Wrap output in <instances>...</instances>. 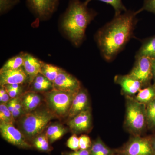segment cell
Masks as SVG:
<instances>
[{
	"instance_id": "30",
	"label": "cell",
	"mask_w": 155,
	"mask_h": 155,
	"mask_svg": "<svg viewBox=\"0 0 155 155\" xmlns=\"http://www.w3.org/2000/svg\"><path fill=\"white\" fill-rule=\"evenodd\" d=\"M146 11L155 14V0H144L143 6L141 8L137 11V14L143 11Z\"/></svg>"
},
{
	"instance_id": "1",
	"label": "cell",
	"mask_w": 155,
	"mask_h": 155,
	"mask_svg": "<svg viewBox=\"0 0 155 155\" xmlns=\"http://www.w3.org/2000/svg\"><path fill=\"white\" fill-rule=\"evenodd\" d=\"M136 12L126 11L101 28L95 39L101 54L106 61H111L133 36L137 23Z\"/></svg>"
},
{
	"instance_id": "15",
	"label": "cell",
	"mask_w": 155,
	"mask_h": 155,
	"mask_svg": "<svg viewBox=\"0 0 155 155\" xmlns=\"http://www.w3.org/2000/svg\"><path fill=\"white\" fill-rule=\"evenodd\" d=\"M42 63L30 54H24L23 69L28 75L30 83L33 82L35 77L40 73Z\"/></svg>"
},
{
	"instance_id": "9",
	"label": "cell",
	"mask_w": 155,
	"mask_h": 155,
	"mask_svg": "<svg viewBox=\"0 0 155 155\" xmlns=\"http://www.w3.org/2000/svg\"><path fill=\"white\" fill-rule=\"evenodd\" d=\"M53 88L61 91L78 93L81 88L79 81L61 69L54 82Z\"/></svg>"
},
{
	"instance_id": "24",
	"label": "cell",
	"mask_w": 155,
	"mask_h": 155,
	"mask_svg": "<svg viewBox=\"0 0 155 155\" xmlns=\"http://www.w3.org/2000/svg\"><path fill=\"white\" fill-rule=\"evenodd\" d=\"M24 53L9 59L1 68V70L8 69H17L22 67L24 62Z\"/></svg>"
},
{
	"instance_id": "12",
	"label": "cell",
	"mask_w": 155,
	"mask_h": 155,
	"mask_svg": "<svg viewBox=\"0 0 155 155\" xmlns=\"http://www.w3.org/2000/svg\"><path fill=\"white\" fill-rule=\"evenodd\" d=\"M114 81L121 86L122 93L126 97H133L143 87L140 81L130 77L128 74L116 75Z\"/></svg>"
},
{
	"instance_id": "11",
	"label": "cell",
	"mask_w": 155,
	"mask_h": 155,
	"mask_svg": "<svg viewBox=\"0 0 155 155\" xmlns=\"http://www.w3.org/2000/svg\"><path fill=\"white\" fill-rule=\"evenodd\" d=\"M59 0H27L30 8L39 18H45L53 14Z\"/></svg>"
},
{
	"instance_id": "32",
	"label": "cell",
	"mask_w": 155,
	"mask_h": 155,
	"mask_svg": "<svg viewBox=\"0 0 155 155\" xmlns=\"http://www.w3.org/2000/svg\"><path fill=\"white\" fill-rule=\"evenodd\" d=\"M63 155H90V149L79 150L72 152H64L63 153Z\"/></svg>"
},
{
	"instance_id": "26",
	"label": "cell",
	"mask_w": 155,
	"mask_h": 155,
	"mask_svg": "<svg viewBox=\"0 0 155 155\" xmlns=\"http://www.w3.org/2000/svg\"><path fill=\"white\" fill-rule=\"evenodd\" d=\"M14 118L8 108L7 104L1 103L0 104V121L6 123L13 124Z\"/></svg>"
},
{
	"instance_id": "2",
	"label": "cell",
	"mask_w": 155,
	"mask_h": 155,
	"mask_svg": "<svg viewBox=\"0 0 155 155\" xmlns=\"http://www.w3.org/2000/svg\"><path fill=\"white\" fill-rule=\"evenodd\" d=\"M96 13L89 9L84 2L71 0L65 12L62 27L70 40L76 46L81 44L87 25L94 19Z\"/></svg>"
},
{
	"instance_id": "17",
	"label": "cell",
	"mask_w": 155,
	"mask_h": 155,
	"mask_svg": "<svg viewBox=\"0 0 155 155\" xmlns=\"http://www.w3.org/2000/svg\"><path fill=\"white\" fill-rule=\"evenodd\" d=\"M146 57L155 59V35L146 39L136 54L135 58Z\"/></svg>"
},
{
	"instance_id": "25",
	"label": "cell",
	"mask_w": 155,
	"mask_h": 155,
	"mask_svg": "<svg viewBox=\"0 0 155 155\" xmlns=\"http://www.w3.org/2000/svg\"><path fill=\"white\" fill-rule=\"evenodd\" d=\"M92 0H85L84 3L87 5ZM106 4L110 5L115 10V16H117L122 14L123 11H127L125 6L123 5L122 0H98Z\"/></svg>"
},
{
	"instance_id": "27",
	"label": "cell",
	"mask_w": 155,
	"mask_h": 155,
	"mask_svg": "<svg viewBox=\"0 0 155 155\" xmlns=\"http://www.w3.org/2000/svg\"><path fill=\"white\" fill-rule=\"evenodd\" d=\"M19 0H0L1 14L5 13L19 3Z\"/></svg>"
},
{
	"instance_id": "34",
	"label": "cell",
	"mask_w": 155,
	"mask_h": 155,
	"mask_svg": "<svg viewBox=\"0 0 155 155\" xmlns=\"http://www.w3.org/2000/svg\"><path fill=\"white\" fill-rule=\"evenodd\" d=\"M6 91L11 98H16L21 91H12L9 90H6Z\"/></svg>"
},
{
	"instance_id": "35",
	"label": "cell",
	"mask_w": 155,
	"mask_h": 155,
	"mask_svg": "<svg viewBox=\"0 0 155 155\" xmlns=\"http://www.w3.org/2000/svg\"><path fill=\"white\" fill-rule=\"evenodd\" d=\"M10 97L9 96V94H8V93L6 92L5 94L2 97H0V101L1 103H4V104H7L8 102L9 101H10Z\"/></svg>"
},
{
	"instance_id": "6",
	"label": "cell",
	"mask_w": 155,
	"mask_h": 155,
	"mask_svg": "<svg viewBox=\"0 0 155 155\" xmlns=\"http://www.w3.org/2000/svg\"><path fill=\"white\" fill-rule=\"evenodd\" d=\"M120 155H153L150 137L133 136L120 149L116 150Z\"/></svg>"
},
{
	"instance_id": "29",
	"label": "cell",
	"mask_w": 155,
	"mask_h": 155,
	"mask_svg": "<svg viewBox=\"0 0 155 155\" xmlns=\"http://www.w3.org/2000/svg\"><path fill=\"white\" fill-rule=\"evenodd\" d=\"M67 146L73 151H77L79 150V137L77 136L76 134H74L69 137L67 142Z\"/></svg>"
},
{
	"instance_id": "8",
	"label": "cell",
	"mask_w": 155,
	"mask_h": 155,
	"mask_svg": "<svg viewBox=\"0 0 155 155\" xmlns=\"http://www.w3.org/2000/svg\"><path fill=\"white\" fill-rule=\"evenodd\" d=\"M0 132L4 140L19 148L30 149L32 145L27 141L24 134L14 127L13 124L0 121Z\"/></svg>"
},
{
	"instance_id": "16",
	"label": "cell",
	"mask_w": 155,
	"mask_h": 155,
	"mask_svg": "<svg viewBox=\"0 0 155 155\" xmlns=\"http://www.w3.org/2000/svg\"><path fill=\"white\" fill-rule=\"evenodd\" d=\"M20 100L22 110L26 114L34 111L41 101V97L33 91L25 93Z\"/></svg>"
},
{
	"instance_id": "31",
	"label": "cell",
	"mask_w": 155,
	"mask_h": 155,
	"mask_svg": "<svg viewBox=\"0 0 155 155\" xmlns=\"http://www.w3.org/2000/svg\"><path fill=\"white\" fill-rule=\"evenodd\" d=\"M33 88L35 90L38 91H44L48 90L50 88L53 87V85H47V84H43L38 83V82L33 81Z\"/></svg>"
},
{
	"instance_id": "10",
	"label": "cell",
	"mask_w": 155,
	"mask_h": 155,
	"mask_svg": "<svg viewBox=\"0 0 155 155\" xmlns=\"http://www.w3.org/2000/svg\"><path fill=\"white\" fill-rule=\"evenodd\" d=\"M69 128L75 134L87 132L91 129L92 116L90 108L82 111L70 119L68 123Z\"/></svg>"
},
{
	"instance_id": "23",
	"label": "cell",
	"mask_w": 155,
	"mask_h": 155,
	"mask_svg": "<svg viewBox=\"0 0 155 155\" xmlns=\"http://www.w3.org/2000/svg\"><path fill=\"white\" fill-rule=\"evenodd\" d=\"M147 127L155 131V99L146 105Z\"/></svg>"
},
{
	"instance_id": "21",
	"label": "cell",
	"mask_w": 155,
	"mask_h": 155,
	"mask_svg": "<svg viewBox=\"0 0 155 155\" xmlns=\"http://www.w3.org/2000/svg\"><path fill=\"white\" fill-rule=\"evenodd\" d=\"M61 69V68L51 64H46L42 62L40 73L46 77L49 80L53 83Z\"/></svg>"
},
{
	"instance_id": "33",
	"label": "cell",
	"mask_w": 155,
	"mask_h": 155,
	"mask_svg": "<svg viewBox=\"0 0 155 155\" xmlns=\"http://www.w3.org/2000/svg\"><path fill=\"white\" fill-rule=\"evenodd\" d=\"M6 90L12 91H21V87L19 84H7L2 86Z\"/></svg>"
},
{
	"instance_id": "37",
	"label": "cell",
	"mask_w": 155,
	"mask_h": 155,
	"mask_svg": "<svg viewBox=\"0 0 155 155\" xmlns=\"http://www.w3.org/2000/svg\"><path fill=\"white\" fill-rule=\"evenodd\" d=\"M152 70L153 75V80L154 81V84L155 85V59H153L152 61Z\"/></svg>"
},
{
	"instance_id": "22",
	"label": "cell",
	"mask_w": 155,
	"mask_h": 155,
	"mask_svg": "<svg viewBox=\"0 0 155 155\" xmlns=\"http://www.w3.org/2000/svg\"><path fill=\"white\" fill-rule=\"evenodd\" d=\"M50 143L46 134H41L38 136L34 139L32 147L40 151L48 152L52 150Z\"/></svg>"
},
{
	"instance_id": "14",
	"label": "cell",
	"mask_w": 155,
	"mask_h": 155,
	"mask_svg": "<svg viewBox=\"0 0 155 155\" xmlns=\"http://www.w3.org/2000/svg\"><path fill=\"white\" fill-rule=\"evenodd\" d=\"M89 104L87 93L85 90L81 88L72 101L68 115L69 119H72L82 111L89 108Z\"/></svg>"
},
{
	"instance_id": "13",
	"label": "cell",
	"mask_w": 155,
	"mask_h": 155,
	"mask_svg": "<svg viewBox=\"0 0 155 155\" xmlns=\"http://www.w3.org/2000/svg\"><path fill=\"white\" fill-rule=\"evenodd\" d=\"M28 75L22 67L17 69L0 70V85L22 84L28 79Z\"/></svg>"
},
{
	"instance_id": "36",
	"label": "cell",
	"mask_w": 155,
	"mask_h": 155,
	"mask_svg": "<svg viewBox=\"0 0 155 155\" xmlns=\"http://www.w3.org/2000/svg\"><path fill=\"white\" fill-rule=\"evenodd\" d=\"M150 138L153 155H155V135L150 137Z\"/></svg>"
},
{
	"instance_id": "28",
	"label": "cell",
	"mask_w": 155,
	"mask_h": 155,
	"mask_svg": "<svg viewBox=\"0 0 155 155\" xmlns=\"http://www.w3.org/2000/svg\"><path fill=\"white\" fill-rule=\"evenodd\" d=\"M92 142L88 136L83 134L79 137V150H88L91 147Z\"/></svg>"
},
{
	"instance_id": "4",
	"label": "cell",
	"mask_w": 155,
	"mask_h": 155,
	"mask_svg": "<svg viewBox=\"0 0 155 155\" xmlns=\"http://www.w3.org/2000/svg\"><path fill=\"white\" fill-rule=\"evenodd\" d=\"M55 115L51 111L37 110L27 113L20 120L23 134L27 140H33L43 131Z\"/></svg>"
},
{
	"instance_id": "18",
	"label": "cell",
	"mask_w": 155,
	"mask_h": 155,
	"mask_svg": "<svg viewBox=\"0 0 155 155\" xmlns=\"http://www.w3.org/2000/svg\"><path fill=\"white\" fill-rule=\"evenodd\" d=\"M134 99L139 102L146 105L148 103L155 99V85H150L140 89L135 97Z\"/></svg>"
},
{
	"instance_id": "19",
	"label": "cell",
	"mask_w": 155,
	"mask_h": 155,
	"mask_svg": "<svg viewBox=\"0 0 155 155\" xmlns=\"http://www.w3.org/2000/svg\"><path fill=\"white\" fill-rule=\"evenodd\" d=\"M116 150L109 147L99 137L92 142L90 149V155H116Z\"/></svg>"
},
{
	"instance_id": "5",
	"label": "cell",
	"mask_w": 155,
	"mask_h": 155,
	"mask_svg": "<svg viewBox=\"0 0 155 155\" xmlns=\"http://www.w3.org/2000/svg\"><path fill=\"white\" fill-rule=\"evenodd\" d=\"M77 93L54 88L48 92L46 98L51 112L58 117H64L68 115L72 101Z\"/></svg>"
},
{
	"instance_id": "3",
	"label": "cell",
	"mask_w": 155,
	"mask_h": 155,
	"mask_svg": "<svg viewBox=\"0 0 155 155\" xmlns=\"http://www.w3.org/2000/svg\"><path fill=\"white\" fill-rule=\"evenodd\" d=\"M125 128L133 136H140L147 127L146 105L133 97H126Z\"/></svg>"
},
{
	"instance_id": "7",
	"label": "cell",
	"mask_w": 155,
	"mask_h": 155,
	"mask_svg": "<svg viewBox=\"0 0 155 155\" xmlns=\"http://www.w3.org/2000/svg\"><path fill=\"white\" fill-rule=\"evenodd\" d=\"M135 59L134 66L128 75L140 81L143 87L150 85L153 80V59L146 57Z\"/></svg>"
},
{
	"instance_id": "20",
	"label": "cell",
	"mask_w": 155,
	"mask_h": 155,
	"mask_svg": "<svg viewBox=\"0 0 155 155\" xmlns=\"http://www.w3.org/2000/svg\"><path fill=\"white\" fill-rule=\"evenodd\" d=\"M67 132L66 128L60 124H53L48 127L46 135L50 143L60 139Z\"/></svg>"
}]
</instances>
